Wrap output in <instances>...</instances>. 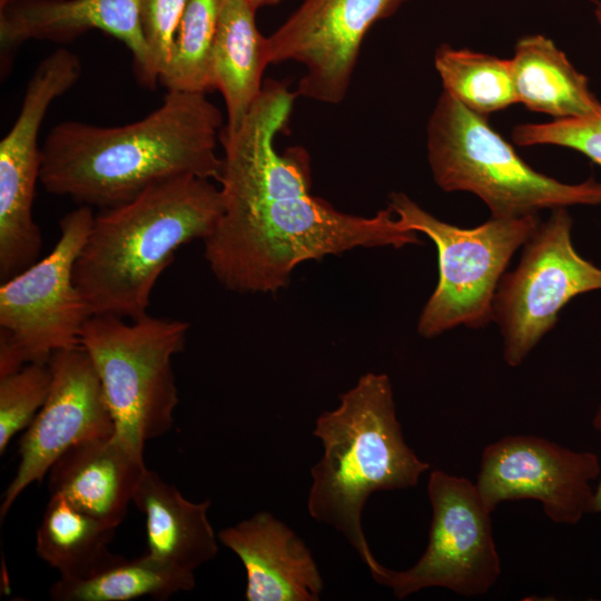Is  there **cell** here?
I'll use <instances>...</instances> for the list:
<instances>
[{
    "label": "cell",
    "mask_w": 601,
    "mask_h": 601,
    "mask_svg": "<svg viewBox=\"0 0 601 601\" xmlns=\"http://www.w3.org/2000/svg\"><path fill=\"white\" fill-rule=\"evenodd\" d=\"M518 146L555 145L574 149L601 166V107L589 115L522 124L512 130Z\"/></svg>",
    "instance_id": "cell-26"
},
{
    "label": "cell",
    "mask_w": 601,
    "mask_h": 601,
    "mask_svg": "<svg viewBox=\"0 0 601 601\" xmlns=\"http://www.w3.org/2000/svg\"><path fill=\"white\" fill-rule=\"evenodd\" d=\"M443 91L486 117L518 104L511 59L441 45L434 55Z\"/></svg>",
    "instance_id": "cell-23"
},
{
    "label": "cell",
    "mask_w": 601,
    "mask_h": 601,
    "mask_svg": "<svg viewBox=\"0 0 601 601\" xmlns=\"http://www.w3.org/2000/svg\"><path fill=\"white\" fill-rule=\"evenodd\" d=\"M427 159L444 191L481 198L491 217L601 204V183L565 184L530 167L486 121L443 91L427 122Z\"/></svg>",
    "instance_id": "cell-5"
},
{
    "label": "cell",
    "mask_w": 601,
    "mask_h": 601,
    "mask_svg": "<svg viewBox=\"0 0 601 601\" xmlns=\"http://www.w3.org/2000/svg\"><path fill=\"white\" fill-rule=\"evenodd\" d=\"M600 472L593 452L535 435H509L483 450L475 486L491 513L505 501L535 500L552 522L575 525L594 513L591 483Z\"/></svg>",
    "instance_id": "cell-12"
},
{
    "label": "cell",
    "mask_w": 601,
    "mask_h": 601,
    "mask_svg": "<svg viewBox=\"0 0 601 601\" xmlns=\"http://www.w3.org/2000/svg\"><path fill=\"white\" fill-rule=\"evenodd\" d=\"M132 503L145 518L149 555L195 572L218 553V536L208 520L209 499L191 502L157 472L146 469Z\"/></svg>",
    "instance_id": "cell-18"
},
{
    "label": "cell",
    "mask_w": 601,
    "mask_h": 601,
    "mask_svg": "<svg viewBox=\"0 0 601 601\" xmlns=\"http://www.w3.org/2000/svg\"><path fill=\"white\" fill-rule=\"evenodd\" d=\"M52 381L43 405L19 443V465L2 495L0 519L19 495L41 482L70 447L115 434V422L93 363L79 345L58 351L49 359Z\"/></svg>",
    "instance_id": "cell-14"
},
{
    "label": "cell",
    "mask_w": 601,
    "mask_h": 601,
    "mask_svg": "<svg viewBox=\"0 0 601 601\" xmlns=\"http://www.w3.org/2000/svg\"><path fill=\"white\" fill-rule=\"evenodd\" d=\"M218 541L246 571L247 601H317L323 579L305 542L268 512L223 529Z\"/></svg>",
    "instance_id": "cell-16"
},
{
    "label": "cell",
    "mask_w": 601,
    "mask_h": 601,
    "mask_svg": "<svg viewBox=\"0 0 601 601\" xmlns=\"http://www.w3.org/2000/svg\"><path fill=\"white\" fill-rule=\"evenodd\" d=\"M249 2L256 10L263 7H270L278 4L282 0H246Z\"/></svg>",
    "instance_id": "cell-29"
},
{
    "label": "cell",
    "mask_w": 601,
    "mask_h": 601,
    "mask_svg": "<svg viewBox=\"0 0 601 601\" xmlns=\"http://www.w3.org/2000/svg\"><path fill=\"white\" fill-rule=\"evenodd\" d=\"M594 17H595V20H597L598 24L601 27V2L595 3Z\"/></svg>",
    "instance_id": "cell-30"
},
{
    "label": "cell",
    "mask_w": 601,
    "mask_h": 601,
    "mask_svg": "<svg viewBox=\"0 0 601 601\" xmlns=\"http://www.w3.org/2000/svg\"><path fill=\"white\" fill-rule=\"evenodd\" d=\"M146 465L144 453L115 435L81 442L67 450L48 472L50 495L118 528L132 503Z\"/></svg>",
    "instance_id": "cell-17"
},
{
    "label": "cell",
    "mask_w": 601,
    "mask_h": 601,
    "mask_svg": "<svg viewBox=\"0 0 601 601\" xmlns=\"http://www.w3.org/2000/svg\"><path fill=\"white\" fill-rule=\"evenodd\" d=\"M16 0H0V9L4 8L9 3L13 2Z\"/></svg>",
    "instance_id": "cell-31"
},
{
    "label": "cell",
    "mask_w": 601,
    "mask_h": 601,
    "mask_svg": "<svg viewBox=\"0 0 601 601\" xmlns=\"http://www.w3.org/2000/svg\"><path fill=\"white\" fill-rule=\"evenodd\" d=\"M511 66L516 101L531 111L563 119L585 116L601 107L588 77L542 35L521 38Z\"/></svg>",
    "instance_id": "cell-20"
},
{
    "label": "cell",
    "mask_w": 601,
    "mask_h": 601,
    "mask_svg": "<svg viewBox=\"0 0 601 601\" xmlns=\"http://www.w3.org/2000/svg\"><path fill=\"white\" fill-rule=\"evenodd\" d=\"M187 0H141V24L158 77L168 66Z\"/></svg>",
    "instance_id": "cell-27"
},
{
    "label": "cell",
    "mask_w": 601,
    "mask_h": 601,
    "mask_svg": "<svg viewBox=\"0 0 601 601\" xmlns=\"http://www.w3.org/2000/svg\"><path fill=\"white\" fill-rule=\"evenodd\" d=\"M90 30L121 41L131 52L140 85L159 81L141 24V0H16L0 9L1 69L29 40L68 43Z\"/></svg>",
    "instance_id": "cell-15"
},
{
    "label": "cell",
    "mask_w": 601,
    "mask_h": 601,
    "mask_svg": "<svg viewBox=\"0 0 601 601\" xmlns=\"http://www.w3.org/2000/svg\"><path fill=\"white\" fill-rule=\"evenodd\" d=\"M427 495L432 521L424 553L404 571L377 561L370 568L373 579L392 589L397 599L427 588H444L467 598L487 593L500 578L501 562L491 512L475 483L435 470L428 477Z\"/></svg>",
    "instance_id": "cell-10"
},
{
    "label": "cell",
    "mask_w": 601,
    "mask_h": 601,
    "mask_svg": "<svg viewBox=\"0 0 601 601\" xmlns=\"http://www.w3.org/2000/svg\"><path fill=\"white\" fill-rule=\"evenodd\" d=\"M593 427L599 432L601 437V405L598 407L593 416ZM594 512L601 513V472L597 490H594Z\"/></svg>",
    "instance_id": "cell-28"
},
{
    "label": "cell",
    "mask_w": 601,
    "mask_h": 601,
    "mask_svg": "<svg viewBox=\"0 0 601 601\" xmlns=\"http://www.w3.org/2000/svg\"><path fill=\"white\" fill-rule=\"evenodd\" d=\"M572 224L565 207L553 209L524 243L516 268L499 283L493 321L511 367L524 362L572 298L601 289V268L575 250Z\"/></svg>",
    "instance_id": "cell-9"
},
{
    "label": "cell",
    "mask_w": 601,
    "mask_h": 601,
    "mask_svg": "<svg viewBox=\"0 0 601 601\" xmlns=\"http://www.w3.org/2000/svg\"><path fill=\"white\" fill-rule=\"evenodd\" d=\"M223 211L210 179L174 177L131 200L101 209L75 264L73 282L92 315L129 321L146 314L152 289L175 253L205 240Z\"/></svg>",
    "instance_id": "cell-3"
},
{
    "label": "cell",
    "mask_w": 601,
    "mask_h": 601,
    "mask_svg": "<svg viewBox=\"0 0 601 601\" xmlns=\"http://www.w3.org/2000/svg\"><path fill=\"white\" fill-rule=\"evenodd\" d=\"M256 9L246 0H223L211 51V82L225 101V130H236L263 90L269 65L267 37L256 24Z\"/></svg>",
    "instance_id": "cell-19"
},
{
    "label": "cell",
    "mask_w": 601,
    "mask_h": 601,
    "mask_svg": "<svg viewBox=\"0 0 601 601\" xmlns=\"http://www.w3.org/2000/svg\"><path fill=\"white\" fill-rule=\"evenodd\" d=\"M93 218L92 208L83 205L66 214L52 250L1 283L0 377L80 345L92 314L75 285L73 269Z\"/></svg>",
    "instance_id": "cell-8"
},
{
    "label": "cell",
    "mask_w": 601,
    "mask_h": 601,
    "mask_svg": "<svg viewBox=\"0 0 601 601\" xmlns=\"http://www.w3.org/2000/svg\"><path fill=\"white\" fill-rule=\"evenodd\" d=\"M223 0H187L168 66L159 82L168 91L206 93L211 82V51Z\"/></svg>",
    "instance_id": "cell-24"
},
{
    "label": "cell",
    "mask_w": 601,
    "mask_h": 601,
    "mask_svg": "<svg viewBox=\"0 0 601 601\" xmlns=\"http://www.w3.org/2000/svg\"><path fill=\"white\" fill-rule=\"evenodd\" d=\"M407 1L303 0L267 37L269 63L303 65L305 71L295 93L339 104L348 91L365 35Z\"/></svg>",
    "instance_id": "cell-13"
},
{
    "label": "cell",
    "mask_w": 601,
    "mask_h": 601,
    "mask_svg": "<svg viewBox=\"0 0 601 601\" xmlns=\"http://www.w3.org/2000/svg\"><path fill=\"white\" fill-rule=\"evenodd\" d=\"M52 381L48 363H30L18 372L0 377V453L12 437L26 430L50 391Z\"/></svg>",
    "instance_id": "cell-25"
},
{
    "label": "cell",
    "mask_w": 601,
    "mask_h": 601,
    "mask_svg": "<svg viewBox=\"0 0 601 601\" xmlns=\"http://www.w3.org/2000/svg\"><path fill=\"white\" fill-rule=\"evenodd\" d=\"M410 229L435 244L437 285L417 322L421 336L431 338L463 325L482 328L493 321L499 283L515 250L540 223L538 215L490 217L473 228H461L434 217L403 193H392L387 205Z\"/></svg>",
    "instance_id": "cell-7"
},
{
    "label": "cell",
    "mask_w": 601,
    "mask_h": 601,
    "mask_svg": "<svg viewBox=\"0 0 601 601\" xmlns=\"http://www.w3.org/2000/svg\"><path fill=\"white\" fill-rule=\"evenodd\" d=\"M117 528L50 495L36 533V552L62 579H87L121 559L110 550Z\"/></svg>",
    "instance_id": "cell-21"
},
{
    "label": "cell",
    "mask_w": 601,
    "mask_h": 601,
    "mask_svg": "<svg viewBox=\"0 0 601 601\" xmlns=\"http://www.w3.org/2000/svg\"><path fill=\"white\" fill-rule=\"evenodd\" d=\"M195 583V572L146 553L136 559L122 556L87 579L59 578L49 588V597L53 601H130L144 597L166 600L193 590Z\"/></svg>",
    "instance_id": "cell-22"
},
{
    "label": "cell",
    "mask_w": 601,
    "mask_h": 601,
    "mask_svg": "<svg viewBox=\"0 0 601 601\" xmlns=\"http://www.w3.org/2000/svg\"><path fill=\"white\" fill-rule=\"evenodd\" d=\"M79 57L59 48L36 67L21 108L0 142V279L4 282L37 262L41 230L33 219L36 185L40 178L38 135L50 105L79 80Z\"/></svg>",
    "instance_id": "cell-11"
},
{
    "label": "cell",
    "mask_w": 601,
    "mask_h": 601,
    "mask_svg": "<svg viewBox=\"0 0 601 601\" xmlns=\"http://www.w3.org/2000/svg\"><path fill=\"white\" fill-rule=\"evenodd\" d=\"M313 434L324 452L311 470L308 512L341 532L370 569L377 560L362 528L367 499L415 486L430 464L404 441L386 374L361 376L336 408L316 418Z\"/></svg>",
    "instance_id": "cell-4"
},
{
    "label": "cell",
    "mask_w": 601,
    "mask_h": 601,
    "mask_svg": "<svg viewBox=\"0 0 601 601\" xmlns=\"http://www.w3.org/2000/svg\"><path fill=\"white\" fill-rule=\"evenodd\" d=\"M221 126L206 93L186 91H167L157 109L124 126L66 120L43 141L39 181L49 194L100 209L178 176L219 181Z\"/></svg>",
    "instance_id": "cell-2"
},
{
    "label": "cell",
    "mask_w": 601,
    "mask_h": 601,
    "mask_svg": "<svg viewBox=\"0 0 601 601\" xmlns=\"http://www.w3.org/2000/svg\"><path fill=\"white\" fill-rule=\"evenodd\" d=\"M189 324L146 314L127 322L92 315L80 345L98 373L115 422V436L144 453L146 442L174 425L178 388L173 357L186 344Z\"/></svg>",
    "instance_id": "cell-6"
},
{
    "label": "cell",
    "mask_w": 601,
    "mask_h": 601,
    "mask_svg": "<svg viewBox=\"0 0 601 601\" xmlns=\"http://www.w3.org/2000/svg\"><path fill=\"white\" fill-rule=\"evenodd\" d=\"M297 95L275 80L243 124L219 135L221 216L204 240L217 280L239 293H276L296 266L357 247L401 248L417 244L416 231L387 206L373 217L341 211L311 194L309 157L302 147H275Z\"/></svg>",
    "instance_id": "cell-1"
}]
</instances>
